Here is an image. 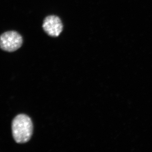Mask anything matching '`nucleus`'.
<instances>
[{
  "label": "nucleus",
  "mask_w": 152,
  "mask_h": 152,
  "mask_svg": "<svg viewBox=\"0 0 152 152\" xmlns=\"http://www.w3.org/2000/svg\"><path fill=\"white\" fill-rule=\"evenodd\" d=\"M33 129L31 120L26 115H19L13 121V137L18 143H25L28 141L32 135Z\"/></svg>",
  "instance_id": "1"
},
{
  "label": "nucleus",
  "mask_w": 152,
  "mask_h": 152,
  "mask_svg": "<svg viewBox=\"0 0 152 152\" xmlns=\"http://www.w3.org/2000/svg\"><path fill=\"white\" fill-rule=\"evenodd\" d=\"M22 36L15 31H9L1 36L0 45L4 50L12 52L20 48L23 45Z\"/></svg>",
  "instance_id": "2"
},
{
  "label": "nucleus",
  "mask_w": 152,
  "mask_h": 152,
  "mask_svg": "<svg viewBox=\"0 0 152 152\" xmlns=\"http://www.w3.org/2000/svg\"><path fill=\"white\" fill-rule=\"evenodd\" d=\"M42 27L44 31L49 36L58 37L62 31L63 25L58 17L50 15L44 20Z\"/></svg>",
  "instance_id": "3"
}]
</instances>
